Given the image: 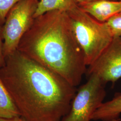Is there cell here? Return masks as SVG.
Segmentation results:
<instances>
[{
	"instance_id": "6da1fadb",
	"label": "cell",
	"mask_w": 121,
	"mask_h": 121,
	"mask_svg": "<svg viewBox=\"0 0 121 121\" xmlns=\"http://www.w3.org/2000/svg\"><path fill=\"white\" fill-rule=\"evenodd\" d=\"M0 78L26 121H60L77 90L60 75L16 50L5 57Z\"/></svg>"
},
{
	"instance_id": "7a4b0ae2",
	"label": "cell",
	"mask_w": 121,
	"mask_h": 121,
	"mask_svg": "<svg viewBox=\"0 0 121 121\" xmlns=\"http://www.w3.org/2000/svg\"><path fill=\"white\" fill-rule=\"evenodd\" d=\"M17 50L60 75L76 87L86 65L67 12L54 10L34 18Z\"/></svg>"
},
{
	"instance_id": "3957f363",
	"label": "cell",
	"mask_w": 121,
	"mask_h": 121,
	"mask_svg": "<svg viewBox=\"0 0 121 121\" xmlns=\"http://www.w3.org/2000/svg\"><path fill=\"white\" fill-rule=\"evenodd\" d=\"M67 12L88 66L99 57L113 37L106 22L95 19L78 5Z\"/></svg>"
},
{
	"instance_id": "277c9868",
	"label": "cell",
	"mask_w": 121,
	"mask_h": 121,
	"mask_svg": "<svg viewBox=\"0 0 121 121\" xmlns=\"http://www.w3.org/2000/svg\"><path fill=\"white\" fill-rule=\"evenodd\" d=\"M39 0H21L10 9L2 27L4 58L17 50L22 37L32 25Z\"/></svg>"
},
{
	"instance_id": "5b68a950",
	"label": "cell",
	"mask_w": 121,
	"mask_h": 121,
	"mask_svg": "<svg viewBox=\"0 0 121 121\" xmlns=\"http://www.w3.org/2000/svg\"><path fill=\"white\" fill-rule=\"evenodd\" d=\"M87 77V81L78 89L69 112L60 121H90L103 102L106 95L105 84L95 74Z\"/></svg>"
},
{
	"instance_id": "8992f818",
	"label": "cell",
	"mask_w": 121,
	"mask_h": 121,
	"mask_svg": "<svg viewBox=\"0 0 121 121\" xmlns=\"http://www.w3.org/2000/svg\"><path fill=\"white\" fill-rule=\"evenodd\" d=\"M86 73L97 76L105 84H113L121 78V36L114 37L108 46L92 64Z\"/></svg>"
},
{
	"instance_id": "52a82bcc",
	"label": "cell",
	"mask_w": 121,
	"mask_h": 121,
	"mask_svg": "<svg viewBox=\"0 0 121 121\" xmlns=\"http://www.w3.org/2000/svg\"><path fill=\"white\" fill-rule=\"evenodd\" d=\"M78 6L99 22H106L114 15L121 13V1L99 0L82 2Z\"/></svg>"
},
{
	"instance_id": "ba28073f",
	"label": "cell",
	"mask_w": 121,
	"mask_h": 121,
	"mask_svg": "<svg viewBox=\"0 0 121 121\" xmlns=\"http://www.w3.org/2000/svg\"><path fill=\"white\" fill-rule=\"evenodd\" d=\"M121 114V93L117 92L110 100L103 102L96 109L91 120L120 121Z\"/></svg>"
},
{
	"instance_id": "9c48e42d",
	"label": "cell",
	"mask_w": 121,
	"mask_h": 121,
	"mask_svg": "<svg viewBox=\"0 0 121 121\" xmlns=\"http://www.w3.org/2000/svg\"><path fill=\"white\" fill-rule=\"evenodd\" d=\"M21 117L8 90L0 78V117L13 118Z\"/></svg>"
},
{
	"instance_id": "30bf717a",
	"label": "cell",
	"mask_w": 121,
	"mask_h": 121,
	"mask_svg": "<svg viewBox=\"0 0 121 121\" xmlns=\"http://www.w3.org/2000/svg\"><path fill=\"white\" fill-rule=\"evenodd\" d=\"M78 4L77 0H39L34 17L54 10L68 12L78 6Z\"/></svg>"
},
{
	"instance_id": "8fae6325",
	"label": "cell",
	"mask_w": 121,
	"mask_h": 121,
	"mask_svg": "<svg viewBox=\"0 0 121 121\" xmlns=\"http://www.w3.org/2000/svg\"><path fill=\"white\" fill-rule=\"evenodd\" d=\"M113 37L121 36V13H117L106 22Z\"/></svg>"
},
{
	"instance_id": "7c38bea8",
	"label": "cell",
	"mask_w": 121,
	"mask_h": 121,
	"mask_svg": "<svg viewBox=\"0 0 121 121\" xmlns=\"http://www.w3.org/2000/svg\"><path fill=\"white\" fill-rule=\"evenodd\" d=\"M21 0H0V25L4 24L9 10Z\"/></svg>"
},
{
	"instance_id": "4fadbf2b",
	"label": "cell",
	"mask_w": 121,
	"mask_h": 121,
	"mask_svg": "<svg viewBox=\"0 0 121 121\" xmlns=\"http://www.w3.org/2000/svg\"><path fill=\"white\" fill-rule=\"evenodd\" d=\"M5 58L3 54V39L2 33V27L0 25V68L2 67L4 63Z\"/></svg>"
},
{
	"instance_id": "5bb4252c",
	"label": "cell",
	"mask_w": 121,
	"mask_h": 121,
	"mask_svg": "<svg viewBox=\"0 0 121 121\" xmlns=\"http://www.w3.org/2000/svg\"><path fill=\"white\" fill-rule=\"evenodd\" d=\"M0 121H22L21 117H17L13 118H4L0 117Z\"/></svg>"
},
{
	"instance_id": "9a60e30c",
	"label": "cell",
	"mask_w": 121,
	"mask_h": 121,
	"mask_svg": "<svg viewBox=\"0 0 121 121\" xmlns=\"http://www.w3.org/2000/svg\"><path fill=\"white\" fill-rule=\"evenodd\" d=\"M96 0H77L78 3H82V2H91V1H94Z\"/></svg>"
},
{
	"instance_id": "2e32d148",
	"label": "cell",
	"mask_w": 121,
	"mask_h": 121,
	"mask_svg": "<svg viewBox=\"0 0 121 121\" xmlns=\"http://www.w3.org/2000/svg\"><path fill=\"white\" fill-rule=\"evenodd\" d=\"M21 118H22V117H21ZM22 121H25V120H24V119H23V118H22Z\"/></svg>"
},
{
	"instance_id": "e0dca14e",
	"label": "cell",
	"mask_w": 121,
	"mask_h": 121,
	"mask_svg": "<svg viewBox=\"0 0 121 121\" xmlns=\"http://www.w3.org/2000/svg\"></svg>"
}]
</instances>
